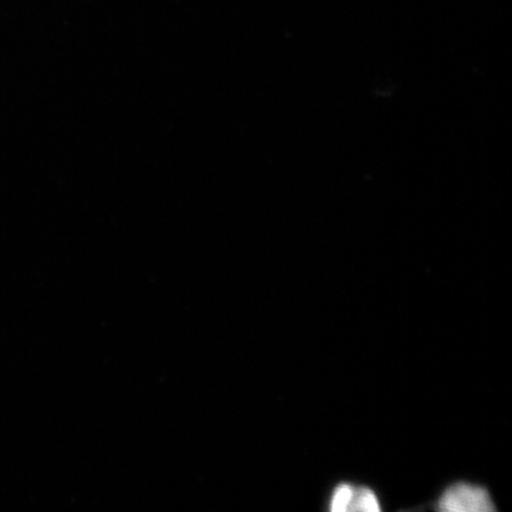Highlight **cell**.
<instances>
[{
	"label": "cell",
	"mask_w": 512,
	"mask_h": 512,
	"mask_svg": "<svg viewBox=\"0 0 512 512\" xmlns=\"http://www.w3.org/2000/svg\"><path fill=\"white\" fill-rule=\"evenodd\" d=\"M355 491V486L351 484L343 483L336 486L329 501L330 511H350L352 499H354L355 496Z\"/></svg>",
	"instance_id": "cell-2"
},
{
	"label": "cell",
	"mask_w": 512,
	"mask_h": 512,
	"mask_svg": "<svg viewBox=\"0 0 512 512\" xmlns=\"http://www.w3.org/2000/svg\"><path fill=\"white\" fill-rule=\"evenodd\" d=\"M381 510L379 497L369 488H356L350 511L377 512Z\"/></svg>",
	"instance_id": "cell-3"
},
{
	"label": "cell",
	"mask_w": 512,
	"mask_h": 512,
	"mask_svg": "<svg viewBox=\"0 0 512 512\" xmlns=\"http://www.w3.org/2000/svg\"><path fill=\"white\" fill-rule=\"evenodd\" d=\"M437 508L446 512H490L495 510V505L483 486L456 483L443 492Z\"/></svg>",
	"instance_id": "cell-1"
}]
</instances>
